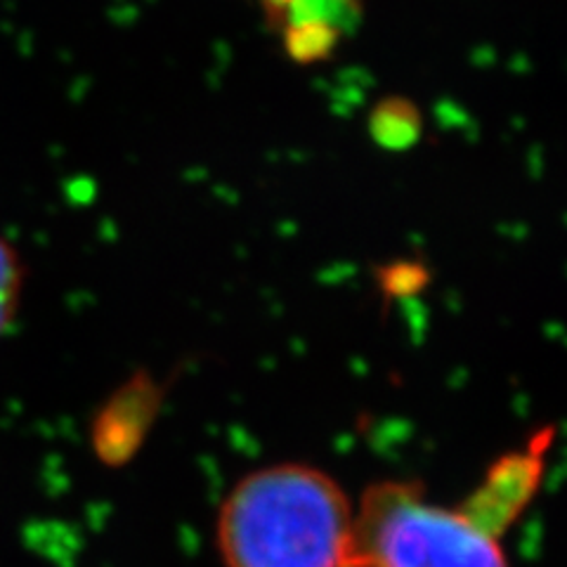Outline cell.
<instances>
[{
  "mask_svg": "<svg viewBox=\"0 0 567 567\" xmlns=\"http://www.w3.org/2000/svg\"><path fill=\"white\" fill-rule=\"evenodd\" d=\"M213 539L223 567H352L354 502L329 471L275 461L227 489Z\"/></svg>",
  "mask_w": 567,
  "mask_h": 567,
  "instance_id": "6da1fadb",
  "label": "cell"
},
{
  "mask_svg": "<svg viewBox=\"0 0 567 567\" xmlns=\"http://www.w3.org/2000/svg\"><path fill=\"white\" fill-rule=\"evenodd\" d=\"M352 567H511L502 537L421 481L385 477L354 504Z\"/></svg>",
  "mask_w": 567,
  "mask_h": 567,
  "instance_id": "7a4b0ae2",
  "label": "cell"
},
{
  "mask_svg": "<svg viewBox=\"0 0 567 567\" xmlns=\"http://www.w3.org/2000/svg\"><path fill=\"white\" fill-rule=\"evenodd\" d=\"M551 440L554 431L544 429L532 435L520 450L496 458L483 483L473 489L466 502H461V506L496 537H504V532L523 516L535 499Z\"/></svg>",
  "mask_w": 567,
  "mask_h": 567,
  "instance_id": "3957f363",
  "label": "cell"
},
{
  "mask_svg": "<svg viewBox=\"0 0 567 567\" xmlns=\"http://www.w3.org/2000/svg\"><path fill=\"white\" fill-rule=\"evenodd\" d=\"M423 121L419 106L402 95L383 97L369 116V133L388 152H406L421 140Z\"/></svg>",
  "mask_w": 567,
  "mask_h": 567,
  "instance_id": "277c9868",
  "label": "cell"
},
{
  "mask_svg": "<svg viewBox=\"0 0 567 567\" xmlns=\"http://www.w3.org/2000/svg\"><path fill=\"white\" fill-rule=\"evenodd\" d=\"M341 31L329 22L287 24L284 29V48L296 64H315L327 60L341 41Z\"/></svg>",
  "mask_w": 567,
  "mask_h": 567,
  "instance_id": "5b68a950",
  "label": "cell"
},
{
  "mask_svg": "<svg viewBox=\"0 0 567 567\" xmlns=\"http://www.w3.org/2000/svg\"><path fill=\"white\" fill-rule=\"evenodd\" d=\"M27 281V268L17 248L0 235V336H3L17 319L22 306Z\"/></svg>",
  "mask_w": 567,
  "mask_h": 567,
  "instance_id": "8992f818",
  "label": "cell"
},
{
  "mask_svg": "<svg viewBox=\"0 0 567 567\" xmlns=\"http://www.w3.org/2000/svg\"><path fill=\"white\" fill-rule=\"evenodd\" d=\"M431 275L421 262L414 260H400L390 262L379 270V284L388 296H412L421 291L429 284Z\"/></svg>",
  "mask_w": 567,
  "mask_h": 567,
  "instance_id": "52a82bcc",
  "label": "cell"
},
{
  "mask_svg": "<svg viewBox=\"0 0 567 567\" xmlns=\"http://www.w3.org/2000/svg\"><path fill=\"white\" fill-rule=\"evenodd\" d=\"M362 20L360 0H327V22L343 31H354Z\"/></svg>",
  "mask_w": 567,
  "mask_h": 567,
  "instance_id": "ba28073f",
  "label": "cell"
},
{
  "mask_svg": "<svg viewBox=\"0 0 567 567\" xmlns=\"http://www.w3.org/2000/svg\"><path fill=\"white\" fill-rule=\"evenodd\" d=\"M293 3V0H265V8H268L270 20H279L287 12V8Z\"/></svg>",
  "mask_w": 567,
  "mask_h": 567,
  "instance_id": "9c48e42d",
  "label": "cell"
}]
</instances>
